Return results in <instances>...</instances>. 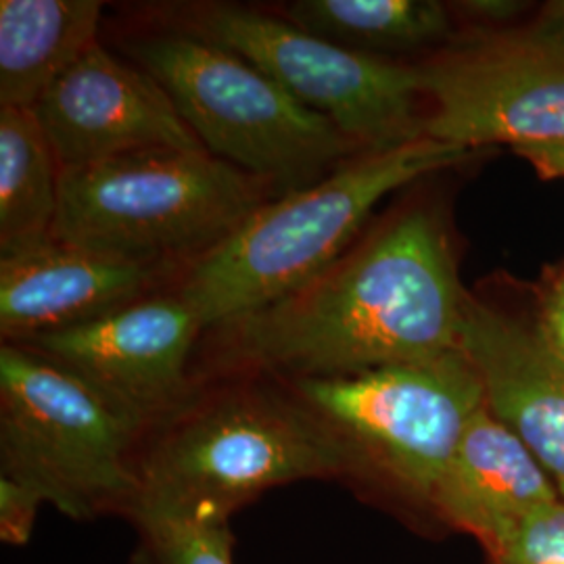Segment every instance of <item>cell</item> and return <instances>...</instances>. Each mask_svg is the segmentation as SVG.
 <instances>
[{"mask_svg": "<svg viewBox=\"0 0 564 564\" xmlns=\"http://www.w3.org/2000/svg\"><path fill=\"white\" fill-rule=\"evenodd\" d=\"M274 197L272 184L205 149L126 155L61 170L53 239L184 268Z\"/></svg>", "mask_w": 564, "mask_h": 564, "instance_id": "4", "label": "cell"}, {"mask_svg": "<svg viewBox=\"0 0 564 564\" xmlns=\"http://www.w3.org/2000/svg\"><path fill=\"white\" fill-rule=\"evenodd\" d=\"M202 337L193 307L167 291L20 345L76 372L147 435L195 395Z\"/></svg>", "mask_w": 564, "mask_h": 564, "instance_id": "10", "label": "cell"}, {"mask_svg": "<svg viewBox=\"0 0 564 564\" xmlns=\"http://www.w3.org/2000/svg\"><path fill=\"white\" fill-rule=\"evenodd\" d=\"M458 345L489 412L523 442L564 500V362L523 323L466 293Z\"/></svg>", "mask_w": 564, "mask_h": 564, "instance_id": "13", "label": "cell"}, {"mask_svg": "<svg viewBox=\"0 0 564 564\" xmlns=\"http://www.w3.org/2000/svg\"><path fill=\"white\" fill-rule=\"evenodd\" d=\"M343 477L341 445L289 384L262 377L207 381L142 437L128 523L142 517L230 523L270 489Z\"/></svg>", "mask_w": 564, "mask_h": 564, "instance_id": "2", "label": "cell"}, {"mask_svg": "<svg viewBox=\"0 0 564 564\" xmlns=\"http://www.w3.org/2000/svg\"><path fill=\"white\" fill-rule=\"evenodd\" d=\"M464 291L442 218L410 207L323 274L203 333L195 383L362 375L460 347Z\"/></svg>", "mask_w": 564, "mask_h": 564, "instance_id": "1", "label": "cell"}, {"mask_svg": "<svg viewBox=\"0 0 564 564\" xmlns=\"http://www.w3.org/2000/svg\"><path fill=\"white\" fill-rule=\"evenodd\" d=\"M44 500L15 479L0 477V542L11 547L30 544Z\"/></svg>", "mask_w": 564, "mask_h": 564, "instance_id": "20", "label": "cell"}, {"mask_svg": "<svg viewBox=\"0 0 564 564\" xmlns=\"http://www.w3.org/2000/svg\"><path fill=\"white\" fill-rule=\"evenodd\" d=\"M105 2H0V107L34 109L48 86L97 44Z\"/></svg>", "mask_w": 564, "mask_h": 564, "instance_id": "15", "label": "cell"}, {"mask_svg": "<svg viewBox=\"0 0 564 564\" xmlns=\"http://www.w3.org/2000/svg\"><path fill=\"white\" fill-rule=\"evenodd\" d=\"M473 155L431 139L358 153L265 203L223 245L184 265L172 291L193 307L203 333L276 302L343 258L387 195Z\"/></svg>", "mask_w": 564, "mask_h": 564, "instance_id": "3", "label": "cell"}, {"mask_svg": "<svg viewBox=\"0 0 564 564\" xmlns=\"http://www.w3.org/2000/svg\"><path fill=\"white\" fill-rule=\"evenodd\" d=\"M419 67L429 102L424 139L470 151L564 147V44L529 28L485 30Z\"/></svg>", "mask_w": 564, "mask_h": 564, "instance_id": "9", "label": "cell"}, {"mask_svg": "<svg viewBox=\"0 0 564 564\" xmlns=\"http://www.w3.org/2000/svg\"><path fill=\"white\" fill-rule=\"evenodd\" d=\"M172 28L253 63L362 151L424 139L426 99L419 63L356 53L284 18L230 2L191 4Z\"/></svg>", "mask_w": 564, "mask_h": 564, "instance_id": "8", "label": "cell"}, {"mask_svg": "<svg viewBox=\"0 0 564 564\" xmlns=\"http://www.w3.org/2000/svg\"><path fill=\"white\" fill-rule=\"evenodd\" d=\"M561 500L544 466L484 405L466 426L435 496L437 521L496 552L540 508Z\"/></svg>", "mask_w": 564, "mask_h": 564, "instance_id": "14", "label": "cell"}, {"mask_svg": "<svg viewBox=\"0 0 564 564\" xmlns=\"http://www.w3.org/2000/svg\"><path fill=\"white\" fill-rule=\"evenodd\" d=\"M214 158L291 193L364 153L253 63L176 28L128 42Z\"/></svg>", "mask_w": 564, "mask_h": 564, "instance_id": "7", "label": "cell"}, {"mask_svg": "<svg viewBox=\"0 0 564 564\" xmlns=\"http://www.w3.org/2000/svg\"><path fill=\"white\" fill-rule=\"evenodd\" d=\"M130 524L137 531L130 564H235L230 523L142 517Z\"/></svg>", "mask_w": 564, "mask_h": 564, "instance_id": "18", "label": "cell"}, {"mask_svg": "<svg viewBox=\"0 0 564 564\" xmlns=\"http://www.w3.org/2000/svg\"><path fill=\"white\" fill-rule=\"evenodd\" d=\"M454 11L468 15L470 20L484 21V23H505L514 18L521 9L519 2L510 0H470V2H456Z\"/></svg>", "mask_w": 564, "mask_h": 564, "instance_id": "22", "label": "cell"}, {"mask_svg": "<svg viewBox=\"0 0 564 564\" xmlns=\"http://www.w3.org/2000/svg\"><path fill=\"white\" fill-rule=\"evenodd\" d=\"M281 13L318 39L387 59L454 41L452 9L437 0H295Z\"/></svg>", "mask_w": 564, "mask_h": 564, "instance_id": "16", "label": "cell"}, {"mask_svg": "<svg viewBox=\"0 0 564 564\" xmlns=\"http://www.w3.org/2000/svg\"><path fill=\"white\" fill-rule=\"evenodd\" d=\"M529 30L542 39L564 44V0H554L542 7Z\"/></svg>", "mask_w": 564, "mask_h": 564, "instance_id": "23", "label": "cell"}, {"mask_svg": "<svg viewBox=\"0 0 564 564\" xmlns=\"http://www.w3.org/2000/svg\"><path fill=\"white\" fill-rule=\"evenodd\" d=\"M34 113L61 170L205 149L162 86L99 42L48 86Z\"/></svg>", "mask_w": 564, "mask_h": 564, "instance_id": "11", "label": "cell"}, {"mask_svg": "<svg viewBox=\"0 0 564 564\" xmlns=\"http://www.w3.org/2000/svg\"><path fill=\"white\" fill-rule=\"evenodd\" d=\"M286 384L341 445V484L435 519L437 484L485 405L481 377L460 347L362 375Z\"/></svg>", "mask_w": 564, "mask_h": 564, "instance_id": "6", "label": "cell"}, {"mask_svg": "<svg viewBox=\"0 0 564 564\" xmlns=\"http://www.w3.org/2000/svg\"><path fill=\"white\" fill-rule=\"evenodd\" d=\"M489 556L494 564H564L563 498L533 512Z\"/></svg>", "mask_w": 564, "mask_h": 564, "instance_id": "19", "label": "cell"}, {"mask_svg": "<svg viewBox=\"0 0 564 564\" xmlns=\"http://www.w3.org/2000/svg\"><path fill=\"white\" fill-rule=\"evenodd\" d=\"M519 155L531 163L542 178H564V147L524 149Z\"/></svg>", "mask_w": 564, "mask_h": 564, "instance_id": "24", "label": "cell"}, {"mask_svg": "<svg viewBox=\"0 0 564 564\" xmlns=\"http://www.w3.org/2000/svg\"><path fill=\"white\" fill-rule=\"evenodd\" d=\"M59 174L34 109L0 107V256L53 239Z\"/></svg>", "mask_w": 564, "mask_h": 564, "instance_id": "17", "label": "cell"}, {"mask_svg": "<svg viewBox=\"0 0 564 564\" xmlns=\"http://www.w3.org/2000/svg\"><path fill=\"white\" fill-rule=\"evenodd\" d=\"M141 426L41 351L0 345V477L72 521H130Z\"/></svg>", "mask_w": 564, "mask_h": 564, "instance_id": "5", "label": "cell"}, {"mask_svg": "<svg viewBox=\"0 0 564 564\" xmlns=\"http://www.w3.org/2000/svg\"><path fill=\"white\" fill-rule=\"evenodd\" d=\"M533 328L564 362V262L547 265L535 284Z\"/></svg>", "mask_w": 564, "mask_h": 564, "instance_id": "21", "label": "cell"}, {"mask_svg": "<svg viewBox=\"0 0 564 564\" xmlns=\"http://www.w3.org/2000/svg\"><path fill=\"white\" fill-rule=\"evenodd\" d=\"M181 272V265L130 262L57 239L0 256L2 343L88 323L160 293L158 286Z\"/></svg>", "mask_w": 564, "mask_h": 564, "instance_id": "12", "label": "cell"}]
</instances>
